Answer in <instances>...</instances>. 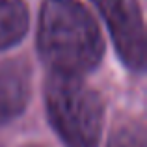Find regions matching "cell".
<instances>
[{"mask_svg": "<svg viewBox=\"0 0 147 147\" xmlns=\"http://www.w3.org/2000/svg\"><path fill=\"white\" fill-rule=\"evenodd\" d=\"M37 45L52 73L73 76L95 69L104 52L97 21L78 0H45Z\"/></svg>", "mask_w": 147, "mask_h": 147, "instance_id": "1", "label": "cell"}, {"mask_svg": "<svg viewBox=\"0 0 147 147\" xmlns=\"http://www.w3.org/2000/svg\"><path fill=\"white\" fill-rule=\"evenodd\" d=\"M47 114L67 147H97L102 130V102L80 76L52 73L45 86Z\"/></svg>", "mask_w": 147, "mask_h": 147, "instance_id": "2", "label": "cell"}, {"mask_svg": "<svg viewBox=\"0 0 147 147\" xmlns=\"http://www.w3.org/2000/svg\"><path fill=\"white\" fill-rule=\"evenodd\" d=\"M102 13L123 63L132 71L145 67V26L136 0H93Z\"/></svg>", "mask_w": 147, "mask_h": 147, "instance_id": "3", "label": "cell"}, {"mask_svg": "<svg viewBox=\"0 0 147 147\" xmlns=\"http://www.w3.org/2000/svg\"><path fill=\"white\" fill-rule=\"evenodd\" d=\"M30 99V69L24 61L0 63V123L17 117Z\"/></svg>", "mask_w": 147, "mask_h": 147, "instance_id": "4", "label": "cell"}, {"mask_svg": "<svg viewBox=\"0 0 147 147\" xmlns=\"http://www.w3.org/2000/svg\"><path fill=\"white\" fill-rule=\"evenodd\" d=\"M28 30V9L22 0H0V50L21 41Z\"/></svg>", "mask_w": 147, "mask_h": 147, "instance_id": "5", "label": "cell"}, {"mask_svg": "<svg viewBox=\"0 0 147 147\" xmlns=\"http://www.w3.org/2000/svg\"><path fill=\"white\" fill-rule=\"evenodd\" d=\"M108 147H145V136L140 127H125L112 136Z\"/></svg>", "mask_w": 147, "mask_h": 147, "instance_id": "6", "label": "cell"}]
</instances>
